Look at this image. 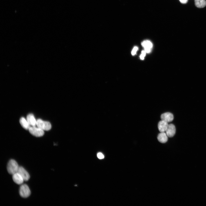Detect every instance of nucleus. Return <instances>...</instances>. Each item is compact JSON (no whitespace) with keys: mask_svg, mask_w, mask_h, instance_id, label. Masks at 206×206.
Masks as SVG:
<instances>
[{"mask_svg":"<svg viewBox=\"0 0 206 206\" xmlns=\"http://www.w3.org/2000/svg\"><path fill=\"white\" fill-rule=\"evenodd\" d=\"M19 167L17 162L15 160L11 159L8 162L7 169L9 173L13 175L17 172Z\"/></svg>","mask_w":206,"mask_h":206,"instance_id":"obj_1","label":"nucleus"},{"mask_svg":"<svg viewBox=\"0 0 206 206\" xmlns=\"http://www.w3.org/2000/svg\"><path fill=\"white\" fill-rule=\"evenodd\" d=\"M36 125L38 127L43 130H48L51 128V125L49 122L44 121L40 119L37 120Z\"/></svg>","mask_w":206,"mask_h":206,"instance_id":"obj_2","label":"nucleus"},{"mask_svg":"<svg viewBox=\"0 0 206 206\" xmlns=\"http://www.w3.org/2000/svg\"><path fill=\"white\" fill-rule=\"evenodd\" d=\"M19 193L22 197L27 198L30 195L31 191L28 185L26 184H22L20 187Z\"/></svg>","mask_w":206,"mask_h":206,"instance_id":"obj_3","label":"nucleus"},{"mask_svg":"<svg viewBox=\"0 0 206 206\" xmlns=\"http://www.w3.org/2000/svg\"><path fill=\"white\" fill-rule=\"evenodd\" d=\"M29 130L31 134L36 137L42 136L44 134L43 130L38 127H36L35 126L30 127Z\"/></svg>","mask_w":206,"mask_h":206,"instance_id":"obj_4","label":"nucleus"},{"mask_svg":"<svg viewBox=\"0 0 206 206\" xmlns=\"http://www.w3.org/2000/svg\"><path fill=\"white\" fill-rule=\"evenodd\" d=\"M165 132L168 137L173 136L176 132V128L175 125L172 124H169Z\"/></svg>","mask_w":206,"mask_h":206,"instance_id":"obj_5","label":"nucleus"},{"mask_svg":"<svg viewBox=\"0 0 206 206\" xmlns=\"http://www.w3.org/2000/svg\"><path fill=\"white\" fill-rule=\"evenodd\" d=\"M162 120L168 123L172 121L174 119V116L172 114L169 112H165L162 114L161 116Z\"/></svg>","mask_w":206,"mask_h":206,"instance_id":"obj_6","label":"nucleus"},{"mask_svg":"<svg viewBox=\"0 0 206 206\" xmlns=\"http://www.w3.org/2000/svg\"><path fill=\"white\" fill-rule=\"evenodd\" d=\"M23 178L24 181H27L30 178V175L28 172L22 167H19L17 171Z\"/></svg>","mask_w":206,"mask_h":206,"instance_id":"obj_7","label":"nucleus"},{"mask_svg":"<svg viewBox=\"0 0 206 206\" xmlns=\"http://www.w3.org/2000/svg\"><path fill=\"white\" fill-rule=\"evenodd\" d=\"M12 178L13 181L18 185L22 184L24 181L22 177L17 172L13 175Z\"/></svg>","mask_w":206,"mask_h":206,"instance_id":"obj_8","label":"nucleus"},{"mask_svg":"<svg viewBox=\"0 0 206 206\" xmlns=\"http://www.w3.org/2000/svg\"><path fill=\"white\" fill-rule=\"evenodd\" d=\"M142 46L144 48V51L146 53H149L152 47V45L149 41L146 40L143 41L141 43Z\"/></svg>","mask_w":206,"mask_h":206,"instance_id":"obj_9","label":"nucleus"},{"mask_svg":"<svg viewBox=\"0 0 206 206\" xmlns=\"http://www.w3.org/2000/svg\"><path fill=\"white\" fill-rule=\"evenodd\" d=\"M168 124V123L165 121L161 120L160 121L158 125V128L159 131L160 132L166 131Z\"/></svg>","mask_w":206,"mask_h":206,"instance_id":"obj_10","label":"nucleus"},{"mask_svg":"<svg viewBox=\"0 0 206 206\" xmlns=\"http://www.w3.org/2000/svg\"><path fill=\"white\" fill-rule=\"evenodd\" d=\"M168 136L165 132H160L157 136V139L160 142L163 143H166L168 139Z\"/></svg>","mask_w":206,"mask_h":206,"instance_id":"obj_11","label":"nucleus"},{"mask_svg":"<svg viewBox=\"0 0 206 206\" xmlns=\"http://www.w3.org/2000/svg\"><path fill=\"white\" fill-rule=\"evenodd\" d=\"M27 120L29 124L32 126H35L36 125L37 121L32 114H30L27 115Z\"/></svg>","mask_w":206,"mask_h":206,"instance_id":"obj_12","label":"nucleus"},{"mask_svg":"<svg viewBox=\"0 0 206 206\" xmlns=\"http://www.w3.org/2000/svg\"><path fill=\"white\" fill-rule=\"evenodd\" d=\"M19 122L22 126L25 129H29L30 125L29 124L27 120L23 117H21L20 119Z\"/></svg>","mask_w":206,"mask_h":206,"instance_id":"obj_13","label":"nucleus"},{"mask_svg":"<svg viewBox=\"0 0 206 206\" xmlns=\"http://www.w3.org/2000/svg\"><path fill=\"white\" fill-rule=\"evenodd\" d=\"M195 2L196 6L199 8H202L206 6L205 0H195Z\"/></svg>","mask_w":206,"mask_h":206,"instance_id":"obj_14","label":"nucleus"},{"mask_svg":"<svg viewBox=\"0 0 206 206\" xmlns=\"http://www.w3.org/2000/svg\"><path fill=\"white\" fill-rule=\"evenodd\" d=\"M146 52L144 50L142 51L141 54L140 56V58L141 60H143L146 55Z\"/></svg>","mask_w":206,"mask_h":206,"instance_id":"obj_15","label":"nucleus"},{"mask_svg":"<svg viewBox=\"0 0 206 206\" xmlns=\"http://www.w3.org/2000/svg\"><path fill=\"white\" fill-rule=\"evenodd\" d=\"M138 49V47H137L135 46V47H134L132 51V52H131L132 54V55H134L136 54V52L137 51V50Z\"/></svg>","mask_w":206,"mask_h":206,"instance_id":"obj_16","label":"nucleus"},{"mask_svg":"<svg viewBox=\"0 0 206 206\" xmlns=\"http://www.w3.org/2000/svg\"><path fill=\"white\" fill-rule=\"evenodd\" d=\"M97 156L98 158L100 159H103L104 157V155L101 152L98 153L97 154Z\"/></svg>","mask_w":206,"mask_h":206,"instance_id":"obj_17","label":"nucleus"},{"mask_svg":"<svg viewBox=\"0 0 206 206\" xmlns=\"http://www.w3.org/2000/svg\"><path fill=\"white\" fill-rule=\"evenodd\" d=\"M180 2L183 4H185L187 3L188 0H179Z\"/></svg>","mask_w":206,"mask_h":206,"instance_id":"obj_18","label":"nucleus"}]
</instances>
